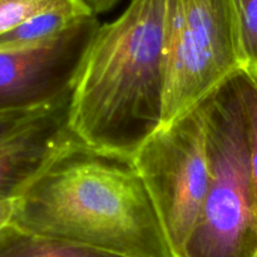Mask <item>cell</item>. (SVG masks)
Masks as SVG:
<instances>
[{
	"instance_id": "cell-8",
	"label": "cell",
	"mask_w": 257,
	"mask_h": 257,
	"mask_svg": "<svg viewBox=\"0 0 257 257\" xmlns=\"http://www.w3.org/2000/svg\"><path fill=\"white\" fill-rule=\"evenodd\" d=\"M0 257H120L10 225L0 231Z\"/></svg>"
},
{
	"instance_id": "cell-9",
	"label": "cell",
	"mask_w": 257,
	"mask_h": 257,
	"mask_svg": "<svg viewBox=\"0 0 257 257\" xmlns=\"http://www.w3.org/2000/svg\"><path fill=\"white\" fill-rule=\"evenodd\" d=\"M89 13L49 12L37 15L0 37V53L34 49L52 42Z\"/></svg>"
},
{
	"instance_id": "cell-15",
	"label": "cell",
	"mask_w": 257,
	"mask_h": 257,
	"mask_svg": "<svg viewBox=\"0 0 257 257\" xmlns=\"http://www.w3.org/2000/svg\"><path fill=\"white\" fill-rule=\"evenodd\" d=\"M94 17L109 12L120 0H80Z\"/></svg>"
},
{
	"instance_id": "cell-14",
	"label": "cell",
	"mask_w": 257,
	"mask_h": 257,
	"mask_svg": "<svg viewBox=\"0 0 257 257\" xmlns=\"http://www.w3.org/2000/svg\"><path fill=\"white\" fill-rule=\"evenodd\" d=\"M18 206H19V198L0 201V231L12 225L17 215Z\"/></svg>"
},
{
	"instance_id": "cell-13",
	"label": "cell",
	"mask_w": 257,
	"mask_h": 257,
	"mask_svg": "<svg viewBox=\"0 0 257 257\" xmlns=\"http://www.w3.org/2000/svg\"><path fill=\"white\" fill-rule=\"evenodd\" d=\"M72 97V95H70ZM69 97V98H70ZM68 98V99H69ZM65 99V100H68ZM63 102L58 103V104L52 105V107H44V108H30V109H17V110H3L0 112V142L10 136L15 135L17 132L22 131L30 123L34 122L39 117L44 115L45 113L50 112L58 107L59 104L64 103Z\"/></svg>"
},
{
	"instance_id": "cell-2",
	"label": "cell",
	"mask_w": 257,
	"mask_h": 257,
	"mask_svg": "<svg viewBox=\"0 0 257 257\" xmlns=\"http://www.w3.org/2000/svg\"><path fill=\"white\" fill-rule=\"evenodd\" d=\"M168 0H131L100 24L69 104L79 142L132 160L162 127L166 94Z\"/></svg>"
},
{
	"instance_id": "cell-5",
	"label": "cell",
	"mask_w": 257,
	"mask_h": 257,
	"mask_svg": "<svg viewBox=\"0 0 257 257\" xmlns=\"http://www.w3.org/2000/svg\"><path fill=\"white\" fill-rule=\"evenodd\" d=\"M176 257L197 223L211 181L207 131L200 104L162 125L132 158Z\"/></svg>"
},
{
	"instance_id": "cell-3",
	"label": "cell",
	"mask_w": 257,
	"mask_h": 257,
	"mask_svg": "<svg viewBox=\"0 0 257 257\" xmlns=\"http://www.w3.org/2000/svg\"><path fill=\"white\" fill-rule=\"evenodd\" d=\"M236 74L201 102L211 181L200 217L180 257L257 255V202Z\"/></svg>"
},
{
	"instance_id": "cell-16",
	"label": "cell",
	"mask_w": 257,
	"mask_h": 257,
	"mask_svg": "<svg viewBox=\"0 0 257 257\" xmlns=\"http://www.w3.org/2000/svg\"><path fill=\"white\" fill-rule=\"evenodd\" d=\"M255 257H257V255H256V256H255Z\"/></svg>"
},
{
	"instance_id": "cell-12",
	"label": "cell",
	"mask_w": 257,
	"mask_h": 257,
	"mask_svg": "<svg viewBox=\"0 0 257 257\" xmlns=\"http://www.w3.org/2000/svg\"><path fill=\"white\" fill-rule=\"evenodd\" d=\"M246 69L257 70V0H232Z\"/></svg>"
},
{
	"instance_id": "cell-1",
	"label": "cell",
	"mask_w": 257,
	"mask_h": 257,
	"mask_svg": "<svg viewBox=\"0 0 257 257\" xmlns=\"http://www.w3.org/2000/svg\"><path fill=\"white\" fill-rule=\"evenodd\" d=\"M12 225L120 257H176L133 161L79 141L33 181Z\"/></svg>"
},
{
	"instance_id": "cell-10",
	"label": "cell",
	"mask_w": 257,
	"mask_h": 257,
	"mask_svg": "<svg viewBox=\"0 0 257 257\" xmlns=\"http://www.w3.org/2000/svg\"><path fill=\"white\" fill-rule=\"evenodd\" d=\"M49 12L92 14L80 0H0V37L27 20Z\"/></svg>"
},
{
	"instance_id": "cell-11",
	"label": "cell",
	"mask_w": 257,
	"mask_h": 257,
	"mask_svg": "<svg viewBox=\"0 0 257 257\" xmlns=\"http://www.w3.org/2000/svg\"><path fill=\"white\" fill-rule=\"evenodd\" d=\"M236 78L245 115L248 162L257 202V70L243 68Z\"/></svg>"
},
{
	"instance_id": "cell-6",
	"label": "cell",
	"mask_w": 257,
	"mask_h": 257,
	"mask_svg": "<svg viewBox=\"0 0 257 257\" xmlns=\"http://www.w3.org/2000/svg\"><path fill=\"white\" fill-rule=\"evenodd\" d=\"M99 27L98 17L89 15L42 47L0 53V112L68 99Z\"/></svg>"
},
{
	"instance_id": "cell-4",
	"label": "cell",
	"mask_w": 257,
	"mask_h": 257,
	"mask_svg": "<svg viewBox=\"0 0 257 257\" xmlns=\"http://www.w3.org/2000/svg\"><path fill=\"white\" fill-rule=\"evenodd\" d=\"M245 68L232 0H168L163 124Z\"/></svg>"
},
{
	"instance_id": "cell-7",
	"label": "cell",
	"mask_w": 257,
	"mask_h": 257,
	"mask_svg": "<svg viewBox=\"0 0 257 257\" xmlns=\"http://www.w3.org/2000/svg\"><path fill=\"white\" fill-rule=\"evenodd\" d=\"M70 98L0 142V201L22 197L42 171L77 142L69 127Z\"/></svg>"
}]
</instances>
